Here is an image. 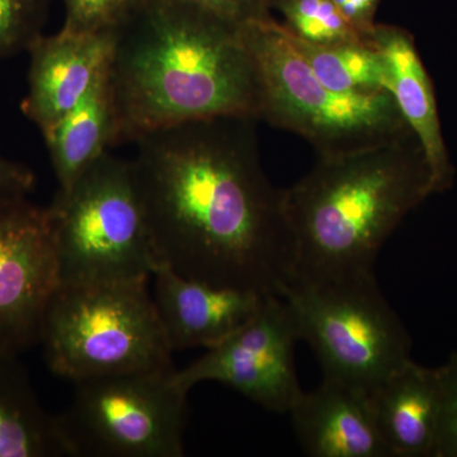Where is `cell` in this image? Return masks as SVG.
Returning a JSON list of instances; mask_svg holds the SVG:
<instances>
[{
    "label": "cell",
    "mask_w": 457,
    "mask_h": 457,
    "mask_svg": "<svg viewBox=\"0 0 457 457\" xmlns=\"http://www.w3.org/2000/svg\"><path fill=\"white\" fill-rule=\"evenodd\" d=\"M286 31L317 45H371L345 20L333 0H270Z\"/></svg>",
    "instance_id": "d6986e66"
},
{
    "label": "cell",
    "mask_w": 457,
    "mask_h": 457,
    "mask_svg": "<svg viewBox=\"0 0 457 457\" xmlns=\"http://www.w3.org/2000/svg\"><path fill=\"white\" fill-rule=\"evenodd\" d=\"M369 40L380 56L387 90L425 152L433 194L446 191L455 179V170L442 137L432 80L413 36L402 27L376 23Z\"/></svg>",
    "instance_id": "4fadbf2b"
},
{
    "label": "cell",
    "mask_w": 457,
    "mask_h": 457,
    "mask_svg": "<svg viewBox=\"0 0 457 457\" xmlns=\"http://www.w3.org/2000/svg\"><path fill=\"white\" fill-rule=\"evenodd\" d=\"M116 33L62 29L56 35H41L27 50V93L21 108L42 137L78 106L110 66Z\"/></svg>",
    "instance_id": "8fae6325"
},
{
    "label": "cell",
    "mask_w": 457,
    "mask_h": 457,
    "mask_svg": "<svg viewBox=\"0 0 457 457\" xmlns=\"http://www.w3.org/2000/svg\"><path fill=\"white\" fill-rule=\"evenodd\" d=\"M173 372L75 383L71 404L57 414L71 456H185L188 392Z\"/></svg>",
    "instance_id": "ba28073f"
},
{
    "label": "cell",
    "mask_w": 457,
    "mask_h": 457,
    "mask_svg": "<svg viewBox=\"0 0 457 457\" xmlns=\"http://www.w3.org/2000/svg\"><path fill=\"white\" fill-rule=\"evenodd\" d=\"M369 402L392 457H435L441 417L437 369L411 360L374 387Z\"/></svg>",
    "instance_id": "9a60e30c"
},
{
    "label": "cell",
    "mask_w": 457,
    "mask_h": 457,
    "mask_svg": "<svg viewBox=\"0 0 457 457\" xmlns=\"http://www.w3.org/2000/svg\"><path fill=\"white\" fill-rule=\"evenodd\" d=\"M59 287L49 209L0 198V353L20 356L40 343Z\"/></svg>",
    "instance_id": "30bf717a"
},
{
    "label": "cell",
    "mask_w": 457,
    "mask_h": 457,
    "mask_svg": "<svg viewBox=\"0 0 457 457\" xmlns=\"http://www.w3.org/2000/svg\"><path fill=\"white\" fill-rule=\"evenodd\" d=\"M36 187V174L29 165L0 154V198L27 197Z\"/></svg>",
    "instance_id": "cb8c5ba5"
},
{
    "label": "cell",
    "mask_w": 457,
    "mask_h": 457,
    "mask_svg": "<svg viewBox=\"0 0 457 457\" xmlns=\"http://www.w3.org/2000/svg\"><path fill=\"white\" fill-rule=\"evenodd\" d=\"M153 300L171 352L215 347L255 317L269 295L218 287L159 263Z\"/></svg>",
    "instance_id": "7c38bea8"
},
{
    "label": "cell",
    "mask_w": 457,
    "mask_h": 457,
    "mask_svg": "<svg viewBox=\"0 0 457 457\" xmlns=\"http://www.w3.org/2000/svg\"><path fill=\"white\" fill-rule=\"evenodd\" d=\"M260 78L258 119L299 135L318 158H336L411 134L389 90L336 92L318 79L275 18L240 29Z\"/></svg>",
    "instance_id": "277c9868"
},
{
    "label": "cell",
    "mask_w": 457,
    "mask_h": 457,
    "mask_svg": "<svg viewBox=\"0 0 457 457\" xmlns=\"http://www.w3.org/2000/svg\"><path fill=\"white\" fill-rule=\"evenodd\" d=\"M257 119L149 132L131 161L159 263L218 287L282 296L295 270L285 189L262 167Z\"/></svg>",
    "instance_id": "6da1fadb"
},
{
    "label": "cell",
    "mask_w": 457,
    "mask_h": 457,
    "mask_svg": "<svg viewBox=\"0 0 457 457\" xmlns=\"http://www.w3.org/2000/svg\"><path fill=\"white\" fill-rule=\"evenodd\" d=\"M167 2L194 9L239 29L255 21L272 17L270 0H167Z\"/></svg>",
    "instance_id": "603a6c76"
},
{
    "label": "cell",
    "mask_w": 457,
    "mask_h": 457,
    "mask_svg": "<svg viewBox=\"0 0 457 457\" xmlns=\"http://www.w3.org/2000/svg\"><path fill=\"white\" fill-rule=\"evenodd\" d=\"M18 357L0 353V457H71L59 417L42 407Z\"/></svg>",
    "instance_id": "2e32d148"
},
{
    "label": "cell",
    "mask_w": 457,
    "mask_h": 457,
    "mask_svg": "<svg viewBox=\"0 0 457 457\" xmlns=\"http://www.w3.org/2000/svg\"><path fill=\"white\" fill-rule=\"evenodd\" d=\"M147 284L59 287L40 338L51 371L75 384L176 370Z\"/></svg>",
    "instance_id": "8992f818"
},
{
    "label": "cell",
    "mask_w": 457,
    "mask_h": 457,
    "mask_svg": "<svg viewBox=\"0 0 457 457\" xmlns=\"http://www.w3.org/2000/svg\"><path fill=\"white\" fill-rule=\"evenodd\" d=\"M441 417L435 457H457V350L441 368Z\"/></svg>",
    "instance_id": "7402d4cb"
},
{
    "label": "cell",
    "mask_w": 457,
    "mask_h": 457,
    "mask_svg": "<svg viewBox=\"0 0 457 457\" xmlns=\"http://www.w3.org/2000/svg\"><path fill=\"white\" fill-rule=\"evenodd\" d=\"M66 31L117 32L143 4L144 0H62Z\"/></svg>",
    "instance_id": "44dd1931"
},
{
    "label": "cell",
    "mask_w": 457,
    "mask_h": 457,
    "mask_svg": "<svg viewBox=\"0 0 457 457\" xmlns=\"http://www.w3.org/2000/svg\"><path fill=\"white\" fill-rule=\"evenodd\" d=\"M47 209L60 287L152 279L159 261L131 162L104 153Z\"/></svg>",
    "instance_id": "5b68a950"
},
{
    "label": "cell",
    "mask_w": 457,
    "mask_h": 457,
    "mask_svg": "<svg viewBox=\"0 0 457 457\" xmlns=\"http://www.w3.org/2000/svg\"><path fill=\"white\" fill-rule=\"evenodd\" d=\"M333 3L345 20L369 38L376 26V14L380 0H333Z\"/></svg>",
    "instance_id": "d4e9b609"
},
{
    "label": "cell",
    "mask_w": 457,
    "mask_h": 457,
    "mask_svg": "<svg viewBox=\"0 0 457 457\" xmlns=\"http://www.w3.org/2000/svg\"><path fill=\"white\" fill-rule=\"evenodd\" d=\"M299 328L281 296L269 295L253 319L187 368L174 370L173 380L189 393L215 381L275 413H290L303 393L295 369Z\"/></svg>",
    "instance_id": "9c48e42d"
},
{
    "label": "cell",
    "mask_w": 457,
    "mask_h": 457,
    "mask_svg": "<svg viewBox=\"0 0 457 457\" xmlns=\"http://www.w3.org/2000/svg\"><path fill=\"white\" fill-rule=\"evenodd\" d=\"M110 87L117 144L197 120L260 121V78L239 27L167 0H144L117 31Z\"/></svg>",
    "instance_id": "7a4b0ae2"
},
{
    "label": "cell",
    "mask_w": 457,
    "mask_h": 457,
    "mask_svg": "<svg viewBox=\"0 0 457 457\" xmlns=\"http://www.w3.org/2000/svg\"><path fill=\"white\" fill-rule=\"evenodd\" d=\"M51 0H0V60L27 51L40 37Z\"/></svg>",
    "instance_id": "ffe728a7"
},
{
    "label": "cell",
    "mask_w": 457,
    "mask_h": 457,
    "mask_svg": "<svg viewBox=\"0 0 457 457\" xmlns=\"http://www.w3.org/2000/svg\"><path fill=\"white\" fill-rule=\"evenodd\" d=\"M59 189H66L117 145L110 66L86 97L44 137Z\"/></svg>",
    "instance_id": "e0dca14e"
},
{
    "label": "cell",
    "mask_w": 457,
    "mask_h": 457,
    "mask_svg": "<svg viewBox=\"0 0 457 457\" xmlns=\"http://www.w3.org/2000/svg\"><path fill=\"white\" fill-rule=\"evenodd\" d=\"M282 299L324 378L370 393L411 361V339L385 299L375 273L294 278Z\"/></svg>",
    "instance_id": "52a82bcc"
},
{
    "label": "cell",
    "mask_w": 457,
    "mask_h": 457,
    "mask_svg": "<svg viewBox=\"0 0 457 457\" xmlns=\"http://www.w3.org/2000/svg\"><path fill=\"white\" fill-rule=\"evenodd\" d=\"M288 36L295 49L328 88L361 96L387 90L380 56L371 45H317L291 33Z\"/></svg>",
    "instance_id": "ac0fdd59"
},
{
    "label": "cell",
    "mask_w": 457,
    "mask_h": 457,
    "mask_svg": "<svg viewBox=\"0 0 457 457\" xmlns=\"http://www.w3.org/2000/svg\"><path fill=\"white\" fill-rule=\"evenodd\" d=\"M431 195V170L413 132L351 154L317 158L303 179L285 189L293 278L375 273L385 242Z\"/></svg>",
    "instance_id": "3957f363"
},
{
    "label": "cell",
    "mask_w": 457,
    "mask_h": 457,
    "mask_svg": "<svg viewBox=\"0 0 457 457\" xmlns=\"http://www.w3.org/2000/svg\"><path fill=\"white\" fill-rule=\"evenodd\" d=\"M295 433L314 457H392L376 428L369 394L323 378L290 411Z\"/></svg>",
    "instance_id": "5bb4252c"
}]
</instances>
